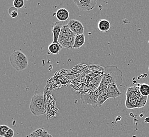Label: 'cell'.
<instances>
[{"mask_svg":"<svg viewBox=\"0 0 149 137\" xmlns=\"http://www.w3.org/2000/svg\"><path fill=\"white\" fill-rule=\"evenodd\" d=\"M148 97L143 96L140 92L139 87L132 86L127 89L125 106L128 109L143 108L147 102Z\"/></svg>","mask_w":149,"mask_h":137,"instance_id":"cell-1","label":"cell"},{"mask_svg":"<svg viewBox=\"0 0 149 137\" xmlns=\"http://www.w3.org/2000/svg\"><path fill=\"white\" fill-rule=\"evenodd\" d=\"M122 72L116 66H107L104 68L103 75L100 86H107L111 83L120 86L122 83Z\"/></svg>","mask_w":149,"mask_h":137,"instance_id":"cell-2","label":"cell"},{"mask_svg":"<svg viewBox=\"0 0 149 137\" xmlns=\"http://www.w3.org/2000/svg\"><path fill=\"white\" fill-rule=\"evenodd\" d=\"M30 111L36 116L45 114L46 102L43 93L37 90L32 97L29 106Z\"/></svg>","mask_w":149,"mask_h":137,"instance_id":"cell-3","label":"cell"},{"mask_svg":"<svg viewBox=\"0 0 149 137\" xmlns=\"http://www.w3.org/2000/svg\"><path fill=\"white\" fill-rule=\"evenodd\" d=\"M10 62L17 71H23L27 68L29 61L28 57L23 52L19 50H15L10 57Z\"/></svg>","mask_w":149,"mask_h":137,"instance_id":"cell-4","label":"cell"},{"mask_svg":"<svg viewBox=\"0 0 149 137\" xmlns=\"http://www.w3.org/2000/svg\"><path fill=\"white\" fill-rule=\"evenodd\" d=\"M107 86H99L97 89L94 92H92L89 93L81 94L80 99L82 102L85 104H90L93 108H96L97 102L98 95L100 91L104 89H107Z\"/></svg>","mask_w":149,"mask_h":137,"instance_id":"cell-5","label":"cell"},{"mask_svg":"<svg viewBox=\"0 0 149 137\" xmlns=\"http://www.w3.org/2000/svg\"><path fill=\"white\" fill-rule=\"evenodd\" d=\"M74 4L80 11H90L94 9L97 3L96 0H74Z\"/></svg>","mask_w":149,"mask_h":137,"instance_id":"cell-6","label":"cell"},{"mask_svg":"<svg viewBox=\"0 0 149 137\" xmlns=\"http://www.w3.org/2000/svg\"><path fill=\"white\" fill-rule=\"evenodd\" d=\"M67 25L75 35L84 34L85 30L83 24L79 21L77 20H69Z\"/></svg>","mask_w":149,"mask_h":137,"instance_id":"cell-7","label":"cell"},{"mask_svg":"<svg viewBox=\"0 0 149 137\" xmlns=\"http://www.w3.org/2000/svg\"><path fill=\"white\" fill-rule=\"evenodd\" d=\"M107 90L109 93V98L115 99L116 98L121 95L122 93L118 88V86L115 83H111L107 86Z\"/></svg>","mask_w":149,"mask_h":137,"instance_id":"cell-8","label":"cell"},{"mask_svg":"<svg viewBox=\"0 0 149 137\" xmlns=\"http://www.w3.org/2000/svg\"><path fill=\"white\" fill-rule=\"evenodd\" d=\"M72 35H75L74 33L69 29V27L67 24H65L63 26V28L61 30L60 35L58 39V44L60 45L63 43V40L66 39V37H68Z\"/></svg>","mask_w":149,"mask_h":137,"instance_id":"cell-9","label":"cell"},{"mask_svg":"<svg viewBox=\"0 0 149 137\" xmlns=\"http://www.w3.org/2000/svg\"><path fill=\"white\" fill-rule=\"evenodd\" d=\"M63 24L60 22H57L53 24L52 26V35L54 40L52 43H58V39L60 35L61 30L63 28Z\"/></svg>","mask_w":149,"mask_h":137,"instance_id":"cell-10","label":"cell"},{"mask_svg":"<svg viewBox=\"0 0 149 137\" xmlns=\"http://www.w3.org/2000/svg\"><path fill=\"white\" fill-rule=\"evenodd\" d=\"M59 22H65L69 19V12L67 9L64 8L59 9L54 14Z\"/></svg>","mask_w":149,"mask_h":137,"instance_id":"cell-11","label":"cell"},{"mask_svg":"<svg viewBox=\"0 0 149 137\" xmlns=\"http://www.w3.org/2000/svg\"><path fill=\"white\" fill-rule=\"evenodd\" d=\"M75 37L76 35H72L66 37V39L63 40V43L60 45L62 48H65L66 49H74Z\"/></svg>","mask_w":149,"mask_h":137,"instance_id":"cell-12","label":"cell"},{"mask_svg":"<svg viewBox=\"0 0 149 137\" xmlns=\"http://www.w3.org/2000/svg\"><path fill=\"white\" fill-rule=\"evenodd\" d=\"M30 137H53L43 128L37 129L30 134Z\"/></svg>","mask_w":149,"mask_h":137,"instance_id":"cell-13","label":"cell"},{"mask_svg":"<svg viewBox=\"0 0 149 137\" xmlns=\"http://www.w3.org/2000/svg\"><path fill=\"white\" fill-rule=\"evenodd\" d=\"M109 93L107 89H104L100 91V93L98 95L97 106L100 108L103 105L104 103L106 101V100L109 99Z\"/></svg>","mask_w":149,"mask_h":137,"instance_id":"cell-14","label":"cell"},{"mask_svg":"<svg viewBox=\"0 0 149 137\" xmlns=\"http://www.w3.org/2000/svg\"><path fill=\"white\" fill-rule=\"evenodd\" d=\"M97 27L98 29L100 31L105 32L109 31L111 29V25L108 20L102 19L98 21Z\"/></svg>","mask_w":149,"mask_h":137,"instance_id":"cell-15","label":"cell"},{"mask_svg":"<svg viewBox=\"0 0 149 137\" xmlns=\"http://www.w3.org/2000/svg\"><path fill=\"white\" fill-rule=\"evenodd\" d=\"M85 43V36L84 34L77 35L75 37L74 49H79Z\"/></svg>","mask_w":149,"mask_h":137,"instance_id":"cell-16","label":"cell"},{"mask_svg":"<svg viewBox=\"0 0 149 137\" xmlns=\"http://www.w3.org/2000/svg\"><path fill=\"white\" fill-rule=\"evenodd\" d=\"M61 49L62 47L58 43H52L48 46V50L52 54H59Z\"/></svg>","mask_w":149,"mask_h":137,"instance_id":"cell-17","label":"cell"},{"mask_svg":"<svg viewBox=\"0 0 149 137\" xmlns=\"http://www.w3.org/2000/svg\"><path fill=\"white\" fill-rule=\"evenodd\" d=\"M139 90L141 94L144 97L149 95V85L146 83L141 84L139 87Z\"/></svg>","mask_w":149,"mask_h":137,"instance_id":"cell-18","label":"cell"},{"mask_svg":"<svg viewBox=\"0 0 149 137\" xmlns=\"http://www.w3.org/2000/svg\"><path fill=\"white\" fill-rule=\"evenodd\" d=\"M8 12L10 17L13 18L15 19L18 17L19 16V12H18V9L15 8L14 6H12L8 10Z\"/></svg>","mask_w":149,"mask_h":137,"instance_id":"cell-19","label":"cell"},{"mask_svg":"<svg viewBox=\"0 0 149 137\" xmlns=\"http://www.w3.org/2000/svg\"><path fill=\"white\" fill-rule=\"evenodd\" d=\"M13 6L17 9H22L24 6V0H14Z\"/></svg>","mask_w":149,"mask_h":137,"instance_id":"cell-20","label":"cell"},{"mask_svg":"<svg viewBox=\"0 0 149 137\" xmlns=\"http://www.w3.org/2000/svg\"><path fill=\"white\" fill-rule=\"evenodd\" d=\"M9 127L6 125H1L0 126V136L4 137L6 132L9 130Z\"/></svg>","mask_w":149,"mask_h":137,"instance_id":"cell-21","label":"cell"},{"mask_svg":"<svg viewBox=\"0 0 149 137\" xmlns=\"http://www.w3.org/2000/svg\"><path fill=\"white\" fill-rule=\"evenodd\" d=\"M15 136V131L11 128L9 129V130L6 132L4 137H13Z\"/></svg>","mask_w":149,"mask_h":137,"instance_id":"cell-22","label":"cell"},{"mask_svg":"<svg viewBox=\"0 0 149 137\" xmlns=\"http://www.w3.org/2000/svg\"><path fill=\"white\" fill-rule=\"evenodd\" d=\"M145 121H146V123H149V117L146 118V119H145Z\"/></svg>","mask_w":149,"mask_h":137,"instance_id":"cell-23","label":"cell"},{"mask_svg":"<svg viewBox=\"0 0 149 137\" xmlns=\"http://www.w3.org/2000/svg\"><path fill=\"white\" fill-rule=\"evenodd\" d=\"M148 70H149V69H148Z\"/></svg>","mask_w":149,"mask_h":137,"instance_id":"cell-24","label":"cell"},{"mask_svg":"<svg viewBox=\"0 0 149 137\" xmlns=\"http://www.w3.org/2000/svg\"></svg>","mask_w":149,"mask_h":137,"instance_id":"cell-25","label":"cell"}]
</instances>
